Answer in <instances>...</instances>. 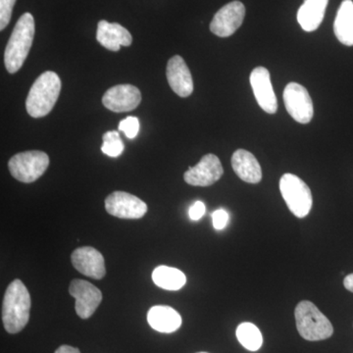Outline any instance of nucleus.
I'll return each instance as SVG.
<instances>
[{
    "mask_svg": "<svg viewBox=\"0 0 353 353\" xmlns=\"http://www.w3.org/2000/svg\"><path fill=\"white\" fill-rule=\"evenodd\" d=\"M329 0H305L297 12V21L303 31L314 32L322 24Z\"/></svg>",
    "mask_w": 353,
    "mask_h": 353,
    "instance_id": "obj_19",
    "label": "nucleus"
},
{
    "mask_svg": "<svg viewBox=\"0 0 353 353\" xmlns=\"http://www.w3.org/2000/svg\"><path fill=\"white\" fill-rule=\"evenodd\" d=\"M31 296L22 281L14 280L7 288L2 306V321L9 334H17L30 319Z\"/></svg>",
    "mask_w": 353,
    "mask_h": 353,
    "instance_id": "obj_1",
    "label": "nucleus"
},
{
    "mask_svg": "<svg viewBox=\"0 0 353 353\" xmlns=\"http://www.w3.org/2000/svg\"><path fill=\"white\" fill-rule=\"evenodd\" d=\"M152 280L158 287L167 290L182 289L187 283V278L182 271L168 266L157 267L152 272Z\"/></svg>",
    "mask_w": 353,
    "mask_h": 353,
    "instance_id": "obj_21",
    "label": "nucleus"
},
{
    "mask_svg": "<svg viewBox=\"0 0 353 353\" xmlns=\"http://www.w3.org/2000/svg\"><path fill=\"white\" fill-rule=\"evenodd\" d=\"M34 19L32 14H23L14 27L4 52V63L9 73H16L24 64L34 41Z\"/></svg>",
    "mask_w": 353,
    "mask_h": 353,
    "instance_id": "obj_2",
    "label": "nucleus"
},
{
    "mask_svg": "<svg viewBox=\"0 0 353 353\" xmlns=\"http://www.w3.org/2000/svg\"><path fill=\"white\" fill-rule=\"evenodd\" d=\"M148 321L155 331L170 334L180 328L182 317L170 306L157 305L148 311Z\"/></svg>",
    "mask_w": 353,
    "mask_h": 353,
    "instance_id": "obj_18",
    "label": "nucleus"
},
{
    "mask_svg": "<svg viewBox=\"0 0 353 353\" xmlns=\"http://www.w3.org/2000/svg\"><path fill=\"white\" fill-rule=\"evenodd\" d=\"M141 90L132 85H118L109 88L102 97V103L113 112H129L139 105Z\"/></svg>",
    "mask_w": 353,
    "mask_h": 353,
    "instance_id": "obj_12",
    "label": "nucleus"
},
{
    "mask_svg": "<svg viewBox=\"0 0 353 353\" xmlns=\"http://www.w3.org/2000/svg\"><path fill=\"white\" fill-rule=\"evenodd\" d=\"M236 338L241 345L250 352H257L263 343L261 332L252 323H243L236 329Z\"/></svg>",
    "mask_w": 353,
    "mask_h": 353,
    "instance_id": "obj_22",
    "label": "nucleus"
},
{
    "mask_svg": "<svg viewBox=\"0 0 353 353\" xmlns=\"http://www.w3.org/2000/svg\"><path fill=\"white\" fill-rule=\"evenodd\" d=\"M16 0H0V30L4 29L10 23L13 7Z\"/></svg>",
    "mask_w": 353,
    "mask_h": 353,
    "instance_id": "obj_25",
    "label": "nucleus"
},
{
    "mask_svg": "<svg viewBox=\"0 0 353 353\" xmlns=\"http://www.w3.org/2000/svg\"><path fill=\"white\" fill-rule=\"evenodd\" d=\"M71 260L76 270L87 277L101 280L105 276V262L103 256L92 246L77 248L72 253Z\"/></svg>",
    "mask_w": 353,
    "mask_h": 353,
    "instance_id": "obj_14",
    "label": "nucleus"
},
{
    "mask_svg": "<svg viewBox=\"0 0 353 353\" xmlns=\"http://www.w3.org/2000/svg\"><path fill=\"white\" fill-rule=\"evenodd\" d=\"M280 190L290 212L297 218L306 217L312 208V194L305 182L287 173L280 180Z\"/></svg>",
    "mask_w": 353,
    "mask_h": 353,
    "instance_id": "obj_5",
    "label": "nucleus"
},
{
    "mask_svg": "<svg viewBox=\"0 0 353 353\" xmlns=\"http://www.w3.org/2000/svg\"><path fill=\"white\" fill-rule=\"evenodd\" d=\"M103 145L101 146L102 152L109 157H118L124 152V143L117 131H109L102 137Z\"/></svg>",
    "mask_w": 353,
    "mask_h": 353,
    "instance_id": "obj_23",
    "label": "nucleus"
},
{
    "mask_svg": "<svg viewBox=\"0 0 353 353\" xmlns=\"http://www.w3.org/2000/svg\"><path fill=\"white\" fill-rule=\"evenodd\" d=\"M199 353H205V352H199Z\"/></svg>",
    "mask_w": 353,
    "mask_h": 353,
    "instance_id": "obj_30",
    "label": "nucleus"
},
{
    "mask_svg": "<svg viewBox=\"0 0 353 353\" xmlns=\"http://www.w3.org/2000/svg\"><path fill=\"white\" fill-rule=\"evenodd\" d=\"M232 167L241 180L248 183H259L262 180V169L259 160L252 152L238 150L232 157Z\"/></svg>",
    "mask_w": 353,
    "mask_h": 353,
    "instance_id": "obj_17",
    "label": "nucleus"
},
{
    "mask_svg": "<svg viewBox=\"0 0 353 353\" xmlns=\"http://www.w3.org/2000/svg\"><path fill=\"white\" fill-rule=\"evenodd\" d=\"M55 353H81V352L77 347H70V345H61V347L57 348Z\"/></svg>",
    "mask_w": 353,
    "mask_h": 353,
    "instance_id": "obj_28",
    "label": "nucleus"
},
{
    "mask_svg": "<svg viewBox=\"0 0 353 353\" xmlns=\"http://www.w3.org/2000/svg\"><path fill=\"white\" fill-rule=\"evenodd\" d=\"M284 102L288 113L301 124H308L314 115L313 102L308 90L297 83H290L284 90Z\"/></svg>",
    "mask_w": 353,
    "mask_h": 353,
    "instance_id": "obj_7",
    "label": "nucleus"
},
{
    "mask_svg": "<svg viewBox=\"0 0 353 353\" xmlns=\"http://www.w3.org/2000/svg\"><path fill=\"white\" fill-rule=\"evenodd\" d=\"M119 131L124 132L128 139H134L138 136L139 131V121L134 116H129L126 119L122 120L119 124Z\"/></svg>",
    "mask_w": 353,
    "mask_h": 353,
    "instance_id": "obj_24",
    "label": "nucleus"
},
{
    "mask_svg": "<svg viewBox=\"0 0 353 353\" xmlns=\"http://www.w3.org/2000/svg\"><path fill=\"white\" fill-rule=\"evenodd\" d=\"M97 39L106 50L118 51L121 46H130L132 43V34L126 28L118 23L99 21L97 25Z\"/></svg>",
    "mask_w": 353,
    "mask_h": 353,
    "instance_id": "obj_16",
    "label": "nucleus"
},
{
    "mask_svg": "<svg viewBox=\"0 0 353 353\" xmlns=\"http://www.w3.org/2000/svg\"><path fill=\"white\" fill-rule=\"evenodd\" d=\"M50 165V157L39 150L20 152L9 160L11 175L19 182L30 183L43 175Z\"/></svg>",
    "mask_w": 353,
    "mask_h": 353,
    "instance_id": "obj_6",
    "label": "nucleus"
},
{
    "mask_svg": "<svg viewBox=\"0 0 353 353\" xmlns=\"http://www.w3.org/2000/svg\"><path fill=\"white\" fill-rule=\"evenodd\" d=\"M294 317L297 331L304 340L324 341L333 336V325L311 301H303L297 304Z\"/></svg>",
    "mask_w": 353,
    "mask_h": 353,
    "instance_id": "obj_4",
    "label": "nucleus"
},
{
    "mask_svg": "<svg viewBox=\"0 0 353 353\" xmlns=\"http://www.w3.org/2000/svg\"><path fill=\"white\" fill-rule=\"evenodd\" d=\"M109 214L121 219H139L148 212V205L139 197L125 192H114L105 199Z\"/></svg>",
    "mask_w": 353,
    "mask_h": 353,
    "instance_id": "obj_8",
    "label": "nucleus"
},
{
    "mask_svg": "<svg viewBox=\"0 0 353 353\" xmlns=\"http://www.w3.org/2000/svg\"><path fill=\"white\" fill-rule=\"evenodd\" d=\"M213 226L216 230H222L226 227L228 220H229V215L226 211L223 209L216 210L212 214Z\"/></svg>",
    "mask_w": 353,
    "mask_h": 353,
    "instance_id": "obj_26",
    "label": "nucleus"
},
{
    "mask_svg": "<svg viewBox=\"0 0 353 353\" xmlns=\"http://www.w3.org/2000/svg\"><path fill=\"white\" fill-rule=\"evenodd\" d=\"M166 75L169 85L179 97H188L194 92L192 73L180 55H175L169 60Z\"/></svg>",
    "mask_w": 353,
    "mask_h": 353,
    "instance_id": "obj_15",
    "label": "nucleus"
},
{
    "mask_svg": "<svg viewBox=\"0 0 353 353\" xmlns=\"http://www.w3.org/2000/svg\"><path fill=\"white\" fill-rule=\"evenodd\" d=\"M250 85L255 99L265 112L275 114L278 110L277 97L272 87L270 73L264 67H256L250 74Z\"/></svg>",
    "mask_w": 353,
    "mask_h": 353,
    "instance_id": "obj_13",
    "label": "nucleus"
},
{
    "mask_svg": "<svg viewBox=\"0 0 353 353\" xmlns=\"http://www.w3.org/2000/svg\"><path fill=\"white\" fill-rule=\"evenodd\" d=\"M224 174L219 158L214 154H206L194 167L183 174L185 183L194 187H209L220 180Z\"/></svg>",
    "mask_w": 353,
    "mask_h": 353,
    "instance_id": "obj_11",
    "label": "nucleus"
},
{
    "mask_svg": "<svg viewBox=\"0 0 353 353\" xmlns=\"http://www.w3.org/2000/svg\"><path fill=\"white\" fill-rule=\"evenodd\" d=\"M245 7L241 1H232L215 14L211 21L210 31L220 38H228L243 25Z\"/></svg>",
    "mask_w": 353,
    "mask_h": 353,
    "instance_id": "obj_9",
    "label": "nucleus"
},
{
    "mask_svg": "<svg viewBox=\"0 0 353 353\" xmlns=\"http://www.w3.org/2000/svg\"><path fill=\"white\" fill-rule=\"evenodd\" d=\"M343 285H345V289L350 290V292H353V273L350 274L345 278Z\"/></svg>",
    "mask_w": 353,
    "mask_h": 353,
    "instance_id": "obj_29",
    "label": "nucleus"
},
{
    "mask_svg": "<svg viewBox=\"0 0 353 353\" xmlns=\"http://www.w3.org/2000/svg\"><path fill=\"white\" fill-rule=\"evenodd\" d=\"M61 92V80L55 72H44L32 83L26 108L32 118H41L50 114L54 108Z\"/></svg>",
    "mask_w": 353,
    "mask_h": 353,
    "instance_id": "obj_3",
    "label": "nucleus"
},
{
    "mask_svg": "<svg viewBox=\"0 0 353 353\" xmlns=\"http://www.w3.org/2000/svg\"><path fill=\"white\" fill-rule=\"evenodd\" d=\"M69 292L76 299V312L82 319L92 317L102 301L101 290L87 281H72Z\"/></svg>",
    "mask_w": 353,
    "mask_h": 353,
    "instance_id": "obj_10",
    "label": "nucleus"
},
{
    "mask_svg": "<svg viewBox=\"0 0 353 353\" xmlns=\"http://www.w3.org/2000/svg\"><path fill=\"white\" fill-rule=\"evenodd\" d=\"M205 213V205L203 202L196 201L192 208H190V219L197 221L201 219Z\"/></svg>",
    "mask_w": 353,
    "mask_h": 353,
    "instance_id": "obj_27",
    "label": "nucleus"
},
{
    "mask_svg": "<svg viewBox=\"0 0 353 353\" xmlns=\"http://www.w3.org/2000/svg\"><path fill=\"white\" fill-rule=\"evenodd\" d=\"M334 32L341 43L353 46V2L343 0L341 2L334 23Z\"/></svg>",
    "mask_w": 353,
    "mask_h": 353,
    "instance_id": "obj_20",
    "label": "nucleus"
}]
</instances>
